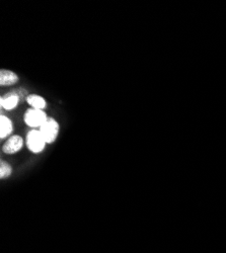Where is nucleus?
I'll use <instances>...</instances> for the list:
<instances>
[{"mask_svg":"<svg viewBox=\"0 0 226 253\" xmlns=\"http://www.w3.org/2000/svg\"><path fill=\"white\" fill-rule=\"evenodd\" d=\"M40 133L42 134L47 144H52L56 141L59 134V124L56 120L48 118V120L39 128Z\"/></svg>","mask_w":226,"mask_h":253,"instance_id":"1","label":"nucleus"},{"mask_svg":"<svg viewBox=\"0 0 226 253\" xmlns=\"http://www.w3.org/2000/svg\"><path fill=\"white\" fill-rule=\"evenodd\" d=\"M46 141L43 138L42 134L40 133L39 130H33L29 132L27 136V146L31 152L33 153H41L46 146Z\"/></svg>","mask_w":226,"mask_h":253,"instance_id":"2","label":"nucleus"},{"mask_svg":"<svg viewBox=\"0 0 226 253\" xmlns=\"http://www.w3.org/2000/svg\"><path fill=\"white\" fill-rule=\"evenodd\" d=\"M23 146H24L23 138L14 135L9 139H7V141L4 143L2 147V150L6 154H14L22 149Z\"/></svg>","mask_w":226,"mask_h":253,"instance_id":"4","label":"nucleus"},{"mask_svg":"<svg viewBox=\"0 0 226 253\" xmlns=\"http://www.w3.org/2000/svg\"><path fill=\"white\" fill-rule=\"evenodd\" d=\"M27 102L29 103V105L32 109H35V110L44 111V109L47 107V102L45 98L38 94L29 95L27 98Z\"/></svg>","mask_w":226,"mask_h":253,"instance_id":"8","label":"nucleus"},{"mask_svg":"<svg viewBox=\"0 0 226 253\" xmlns=\"http://www.w3.org/2000/svg\"><path fill=\"white\" fill-rule=\"evenodd\" d=\"M13 131V126L11 121L5 117V116H1L0 117V138L4 139L6 137H8Z\"/></svg>","mask_w":226,"mask_h":253,"instance_id":"7","label":"nucleus"},{"mask_svg":"<svg viewBox=\"0 0 226 253\" xmlns=\"http://www.w3.org/2000/svg\"><path fill=\"white\" fill-rule=\"evenodd\" d=\"M19 102V95L16 92H9L0 98V108L11 111L17 107Z\"/></svg>","mask_w":226,"mask_h":253,"instance_id":"5","label":"nucleus"},{"mask_svg":"<svg viewBox=\"0 0 226 253\" xmlns=\"http://www.w3.org/2000/svg\"><path fill=\"white\" fill-rule=\"evenodd\" d=\"M18 81V76L9 70L2 69L0 71V84L1 86H9Z\"/></svg>","mask_w":226,"mask_h":253,"instance_id":"6","label":"nucleus"},{"mask_svg":"<svg viewBox=\"0 0 226 253\" xmlns=\"http://www.w3.org/2000/svg\"><path fill=\"white\" fill-rule=\"evenodd\" d=\"M48 120L44 111L29 109L25 114V122L32 128H40Z\"/></svg>","mask_w":226,"mask_h":253,"instance_id":"3","label":"nucleus"},{"mask_svg":"<svg viewBox=\"0 0 226 253\" xmlns=\"http://www.w3.org/2000/svg\"><path fill=\"white\" fill-rule=\"evenodd\" d=\"M11 167L8 163L1 162L0 164V177L1 178H6L11 174Z\"/></svg>","mask_w":226,"mask_h":253,"instance_id":"9","label":"nucleus"}]
</instances>
